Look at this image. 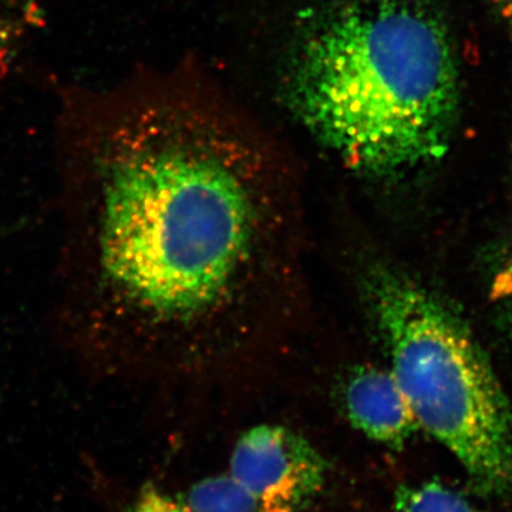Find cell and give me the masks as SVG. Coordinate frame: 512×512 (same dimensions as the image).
Returning <instances> with one entry per match:
<instances>
[{
    "label": "cell",
    "mask_w": 512,
    "mask_h": 512,
    "mask_svg": "<svg viewBox=\"0 0 512 512\" xmlns=\"http://www.w3.org/2000/svg\"><path fill=\"white\" fill-rule=\"evenodd\" d=\"M396 512H485L466 495L440 483L404 485L394 497Z\"/></svg>",
    "instance_id": "52a82bcc"
},
{
    "label": "cell",
    "mask_w": 512,
    "mask_h": 512,
    "mask_svg": "<svg viewBox=\"0 0 512 512\" xmlns=\"http://www.w3.org/2000/svg\"><path fill=\"white\" fill-rule=\"evenodd\" d=\"M501 16L512 25V0H490Z\"/></svg>",
    "instance_id": "30bf717a"
},
{
    "label": "cell",
    "mask_w": 512,
    "mask_h": 512,
    "mask_svg": "<svg viewBox=\"0 0 512 512\" xmlns=\"http://www.w3.org/2000/svg\"><path fill=\"white\" fill-rule=\"evenodd\" d=\"M326 470L318 450L295 431L261 424L238 440L228 474L259 512H301L322 491Z\"/></svg>",
    "instance_id": "277c9868"
},
{
    "label": "cell",
    "mask_w": 512,
    "mask_h": 512,
    "mask_svg": "<svg viewBox=\"0 0 512 512\" xmlns=\"http://www.w3.org/2000/svg\"><path fill=\"white\" fill-rule=\"evenodd\" d=\"M345 404L353 426L384 446L400 448L419 429L390 369L365 367L353 373L346 384Z\"/></svg>",
    "instance_id": "5b68a950"
},
{
    "label": "cell",
    "mask_w": 512,
    "mask_h": 512,
    "mask_svg": "<svg viewBox=\"0 0 512 512\" xmlns=\"http://www.w3.org/2000/svg\"><path fill=\"white\" fill-rule=\"evenodd\" d=\"M124 512H259L231 477L205 478L178 493L148 488Z\"/></svg>",
    "instance_id": "8992f818"
},
{
    "label": "cell",
    "mask_w": 512,
    "mask_h": 512,
    "mask_svg": "<svg viewBox=\"0 0 512 512\" xmlns=\"http://www.w3.org/2000/svg\"><path fill=\"white\" fill-rule=\"evenodd\" d=\"M104 275L158 326L217 338L276 279L288 231L261 151L204 104L127 80L70 97Z\"/></svg>",
    "instance_id": "6da1fadb"
},
{
    "label": "cell",
    "mask_w": 512,
    "mask_h": 512,
    "mask_svg": "<svg viewBox=\"0 0 512 512\" xmlns=\"http://www.w3.org/2000/svg\"><path fill=\"white\" fill-rule=\"evenodd\" d=\"M490 296L501 328L512 346V238L503 265L495 274Z\"/></svg>",
    "instance_id": "ba28073f"
},
{
    "label": "cell",
    "mask_w": 512,
    "mask_h": 512,
    "mask_svg": "<svg viewBox=\"0 0 512 512\" xmlns=\"http://www.w3.org/2000/svg\"><path fill=\"white\" fill-rule=\"evenodd\" d=\"M367 288L419 429L457 458L477 493L512 500V404L480 343L453 309L406 276L382 269Z\"/></svg>",
    "instance_id": "3957f363"
},
{
    "label": "cell",
    "mask_w": 512,
    "mask_h": 512,
    "mask_svg": "<svg viewBox=\"0 0 512 512\" xmlns=\"http://www.w3.org/2000/svg\"><path fill=\"white\" fill-rule=\"evenodd\" d=\"M22 33V19L13 15L10 5L0 0V74L12 57L13 47Z\"/></svg>",
    "instance_id": "9c48e42d"
},
{
    "label": "cell",
    "mask_w": 512,
    "mask_h": 512,
    "mask_svg": "<svg viewBox=\"0 0 512 512\" xmlns=\"http://www.w3.org/2000/svg\"><path fill=\"white\" fill-rule=\"evenodd\" d=\"M296 120L356 171L390 177L444 156L460 104L446 25L424 0H335L286 50Z\"/></svg>",
    "instance_id": "7a4b0ae2"
}]
</instances>
